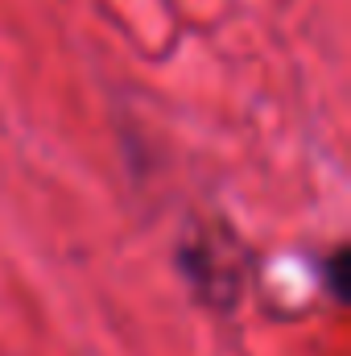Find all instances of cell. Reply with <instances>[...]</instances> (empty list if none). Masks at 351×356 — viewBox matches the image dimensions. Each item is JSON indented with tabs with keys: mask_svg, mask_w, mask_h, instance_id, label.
I'll return each instance as SVG.
<instances>
[{
	"mask_svg": "<svg viewBox=\"0 0 351 356\" xmlns=\"http://www.w3.org/2000/svg\"><path fill=\"white\" fill-rule=\"evenodd\" d=\"M331 286H335L339 298L348 294V286H343V253H335V261H331Z\"/></svg>",
	"mask_w": 351,
	"mask_h": 356,
	"instance_id": "obj_1",
	"label": "cell"
}]
</instances>
